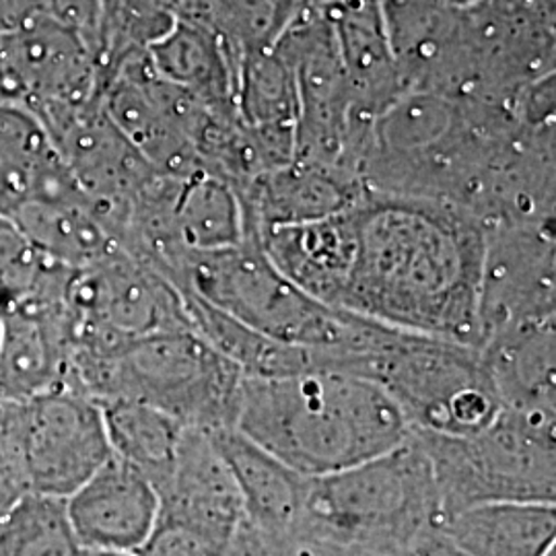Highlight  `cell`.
Returning <instances> with one entry per match:
<instances>
[{
  "instance_id": "2",
  "label": "cell",
  "mask_w": 556,
  "mask_h": 556,
  "mask_svg": "<svg viewBox=\"0 0 556 556\" xmlns=\"http://www.w3.org/2000/svg\"><path fill=\"white\" fill-rule=\"evenodd\" d=\"M233 427L307 478L388 454L413 431L378 383L340 371L243 378Z\"/></svg>"
},
{
  "instance_id": "3",
  "label": "cell",
  "mask_w": 556,
  "mask_h": 556,
  "mask_svg": "<svg viewBox=\"0 0 556 556\" xmlns=\"http://www.w3.org/2000/svg\"><path fill=\"white\" fill-rule=\"evenodd\" d=\"M179 291L192 293L243 326L285 344L332 353H363L390 326L332 307L305 293L266 256L258 239L184 252L169 275Z\"/></svg>"
},
{
  "instance_id": "7",
  "label": "cell",
  "mask_w": 556,
  "mask_h": 556,
  "mask_svg": "<svg viewBox=\"0 0 556 556\" xmlns=\"http://www.w3.org/2000/svg\"><path fill=\"white\" fill-rule=\"evenodd\" d=\"M443 519L480 503H556V420L501 410L472 435L417 431Z\"/></svg>"
},
{
  "instance_id": "9",
  "label": "cell",
  "mask_w": 556,
  "mask_h": 556,
  "mask_svg": "<svg viewBox=\"0 0 556 556\" xmlns=\"http://www.w3.org/2000/svg\"><path fill=\"white\" fill-rule=\"evenodd\" d=\"M13 402V431L29 493L66 498L112 457L101 404L77 388Z\"/></svg>"
},
{
  "instance_id": "32",
  "label": "cell",
  "mask_w": 556,
  "mask_h": 556,
  "mask_svg": "<svg viewBox=\"0 0 556 556\" xmlns=\"http://www.w3.org/2000/svg\"><path fill=\"white\" fill-rule=\"evenodd\" d=\"M225 556H227V555H225Z\"/></svg>"
},
{
  "instance_id": "18",
  "label": "cell",
  "mask_w": 556,
  "mask_h": 556,
  "mask_svg": "<svg viewBox=\"0 0 556 556\" xmlns=\"http://www.w3.org/2000/svg\"><path fill=\"white\" fill-rule=\"evenodd\" d=\"M211 435L238 484L243 521L266 534H293L301 521L309 478L241 435L236 427Z\"/></svg>"
},
{
  "instance_id": "11",
  "label": "cell",
  "mask_w": 556,
  "mask_h": 556,
  "mask_svg": "<svg viewBox=\"0 0 556 556\" xmlns=\"http://www.w3.org/2000/svg\"><path fill=\"white\" fill-rule=\"evenodd\" d=\"M0 77L7 101L31 110L98 100V46L79 29L41 13L0 34Z\"/></svg>"
},
{
  "instance_id": "21",
  "label": "cell",
  "mask_w": 556,
  "mask_h": 556,
  "mask_svg": "<svg viewBox=\"0 0 556 556\" xmlns=\"http://www.w3.org/2000/svg\"><path fill=\"white\" fill-rule=\"evenodd\" d=\"M147 54L163 79L186 89L217 114L239 116V56L215 29L176 20L147 48Z\"/></svg>"
},
{
  "instance_id": "12",
  "label": "cell",
  "mask_w": 556,
  "mask_h": 556,
  "mask_svg": "<svg viewBox=\"0 0 556 556\" xmlns=\"http://www.w3.org/2000/svg\"><path fill=\"white\" fill-rule=\"evenodd\" d=\"M75 324L66 299L0 312V397L29 400L73 386Z\"/></svg>"
},
{
  "instance_id": "17",
  "label": "cell",
  "mask_w": 556,
  "mask_h": 556,
  "mask_svg": "<svg viewBox=\"0 0 556 556\" xmlns=\"http://www.w3.org/2000/svg\"><path fill=\"white\" fill-rule=\"evenodd\" d=\"M321 4L334 21L353 110L361 118L376 119L406 93L383 29L379 0H338Z\"/></svg>"
},
{
  "instance_id": "1",
  "label": "cell",
  "mask_w": 556,
  "mask_h": 556,
  "mask_svg": "<svg viewBox=\"0 0 556 556\" xmlns=\"http://www.w3.org/2000/svg\"><path fill=\"white\" fill-rule=\"evenodd\" d=\"M338 307L383 326L478 351L484 227L438 202L365 188Z\"/></svg>"
},
{
  "instance_id": "25",
  "label": "cell",
  "mask_w": 556,
  "mask_h": 556,
  "mask_svg": "<svg viewBox=\"0 0 556 556\" xmlns=\"http://www.w3.org/2000/svg\"><path fill=\"white\" fill-rule=\"evenodd\" d=\"M73 268L60 264L0 213V312L66 299Z\"/></svg>"
},
{
  "instance_id": "13",
  "label": "cell",
  "mask_w": 556,
  "mask_h": 556,
  "mask_svg": "<svg viewBox=\"0 0 556 556\" xmlns=\"http://www.w3.org/2000/svg\"><path fill=\"white\" fill-rule=\"evenodd\" d=\"M64 505L83 551L139 553L160 517L155 484L114 456Z\"/></svg>"
},
{
  "instance_id": "23",
  "label": "cell",
  "mask_w": 556,
  "mask_h": 556,
  "mask_svg": "<svg viewBox=\"0 0 556 556\" xmlns=\"http://www.w3.org/2000/svg\"><path fill=\"white\" fill-rule=\"evenodd\" d=\"M172 231L179 248L208 252L250 238L238 190L211 174L181 178L172 206Z\"/></svg>"
},
{
  "instance_id": "31",
  "label": "cell",
  "mask_w": 556,
  "mask_h": 556,
  "mask_svg": "<svg viewBox=\"0 0 556 556\" xmlns=\"http://www.w3.org/2000/svg\"><path fill=\"white\" fill-rule=\"evenodd\" d=\"M80 556H139L137 553H112V551H83Z\"/></svg>"
},
{
  "instance_id": "27",
  "label": "cell",
  "mask_w": 556,
  "mask_h": 556,
  "mask_svg": "<svg viewBox=\"0 0 556 556\" xmlns=\"http://www.w3.org/2000/svg\"><path fill=\"white\" fill-rule=\"evenodd\" d=\"M64 498L27 493L0 517V556H80Z\"/></svg>"
},
{
  "instance_id": "10",
  "label": "cell",
  "mask_w": 556,
  "mask_h": 556,
  "mask_svg": "<svg viewBox=\"0 0 556 556\" xmlns=\"http://www.w3.org/2000/svg\"><path fill=\"white\" fill-rule=\"evenodd\" d=\"M555 319V220L486 227L478 293V349L489 338Z\"/></svg>"
},
{
  "instance_id": "19",
  "label": "cell",
  "mask_w": 556,
  "mask_h": 556,
  "mask_svg": "<svg viewBox=\"0 0 556 556\" xmlns=\"http://www.w3.org/2000/svg\"><path fill=\"white\" fill-rule=\"evenodd\" d=\"M555 326L556 319L532 324L480 344L501 410L556 420Z\"/></svg>"
},
{
  "instance_id": "29",
  "label": "cell",
  "mask_w": 556,
  "mask_h": 556,
  "mask_svg": "<svg viewBox=\"0 0 556 556\" xmlns=\"http://www.w3.org/2000/svg\"><path fill=\"white\" fill-rule=\"evenodd\" d=\"M27 493L13 431V402L0 397V517Z\"/></svg>"
},
{
  "instance_id": "30",
  "label": "cell",
  "mask_w": 556,
  "mask_h": 556,
  "mask_svg": "<svg viewBox=\"0 0 556 556\" xmlns=\"http://www.w3.org/2000/svg\"><path fill=\"white\" fill-rule=\"evenodd\" d=\"M365 556H462L457 555L454 546L443 538L441 530L433 532L429 536L418 538L410 544H404L400 548H392V551H383V553H376V555Z\"/></svg>"
},
{
  "instance_id": "6",
  "label": "cell",
  "mask_w": 556,
  "mask_h": 556,
  "mask_svg": "<svg viewBox=\"0 0 556 556\" xmlns=\"http://www.w3.org/2000/svg\"><path fill=\"white\" fill-rule=\"evenodd\" d=\"M346 374L378 383L417 431L472 435L501 413L480 353L452 340L390 328L378 346L351 355Z\"/></svg>"
},
{
  "instance_id": "26",
  "label": "cell",
  "mask_w": 556,
  "mask_h": 556,
  "mask_svg": "<svg viewBox=\"0 0 556 556\" xmlns=\"http://www.w3.org/2000/svg\"><path fill=\"white\" fill-rule=\"evenodd\" d=\"M238 114L250 126L295 128L298 80L293 66L275 46L239 59Z\"/></svg>"
},
{
  "instance_id": "15",
  "label": "cell",
  "mask_w": 556,
  "mask_h": 556,
  "mask_svg": "<svg viewBox=\"0 0 556 556\" xmlns=\"http://www.w3.org/2000/svg\"><path fill=\"white\" fill-rule=\"evenodd\" d=\"M160 511L190 519L227 536L243 523L238 484L208 431L188 429L169 475L157 486Z\"/></svg>"
},
{
  "instance_id": "20",
  "label": "cell",
  "mask_w": 556,
  "mask_h": 556,
  "mask_svg": "<svg viewBox=\"0 0 556 556\" xmlns=\"http://www.w3.org/2000/svg\"><path fill=\"white\" fill-rule=\"evenodd\" d=\"M7 217L15 220L43 254L73 270L91 266L119 248L100 206L80 186L21 200Z\"/></svg>"
},
{
  "instance_id": "5",
  "label": "cell",
  "mask_w": 556,
  "mask_h": 556,
  "mask_svg": "<svg viewBox=\"0 0 556 556\" xmlns=\"http://www.w3.org/2000/svg\"><path fill=\"white\" fill-rule=\"evenodd\" d=\"M243 378L194 330L77 346L73 363V386L98 402L149 404L188 429L211 433L236 425Z\"/></svg>"
},
{
  "instance_id": "22",
  "label": "cell",
  "mask_w": 556,
  "mask_h": 556,
  "mask_svg": "<svg viewBox=\"0 0 556 556\" xmlns=\"http://www.w3.org/2000/svg\"><path fill=\"white\" fill-rule=\"evenodd\" d=\"M462 556H548L556 553V503H480L441 521Z\"/></svg>"
},
{
  "instance_id": "14",
  "label": "cell",
  "mask_w": 556,
  "mask_h": 556,
  "mask_svg": "<svg viewBox=\"0 0 556 556\" xmlns=\"http://www.w3.org/2000/svg\"><path fill=\"white\" fill-rule=\"evenodd\" d=\"M250 238L275 227L328 219L351 208L363 194V181L344 167L291 160L238 188Z\"/></svg>"
},
{
  "instance_id": "16",
  "label": "cell",
  "mask_w": 556,
  "mask_h": 556,
  "mask_svg": "<svg viewBox=\"0 0 556 556\" xmlns=\"http://www.w3.org/2000/svg\"><path fill=\"white\" fill-rule=\"evenodd\" d=\"M258 241L270 262L299 289L338 307L353 258V206L328 219L268 229Z\"/></svg>"
},
{
  "instance_id": "4",
  "label": "cell",
  "mask_w": 556,
  "mask_h": 556,
  "mask_svg": "<svg viewBox=\"0 0 556 556\" xmlns=\"http://www.w3.org/2000/svg\"><path fill=\"white\" fill-rule=\"evenodd\" d=\"M431 462L415 431L388 454L309 478L298 530L340 556L400 548L441 528Z\"/></svg>"
},
{
  "instance_id": "28",
  "label": "cell",
  "mask_w": 556,
  "mask_h": 556,
  "mask_svg": "<svg viewBox=\"0 0 556 556\" xmlns=\"http://www.w3.org/2000/svg\"><path fill=\"white\" fill-rule=\"evenodd\" d=\"M236 536H227L202 523L163 514L139 548V556H225Z\"/></svg>"
},
{
  "instance_id": "8",
  "label": "cell",
  "mask_w": 556,
  "mask_h": 556,
  "mask_svg": "<svg viewBox=\"0 0 556 556\" xmlns=\"http://www.w3.org/2000/svg\"><path fill=\"white\" fill-rule=\"evenodd\" d=\"M66 303L77 346H112L161 332L192 330L176 282L124 248L75 270Z\"/></svg>"
},
{
  "instance_id": "24",
  "label": "cell",
  "mask_w": 556,
  "mask_h": 556,
  "mask_svg": "<svg viewBox=\"0 0 556 556\" xmlns=\"http://www.w3.org/2000/svg\"><path fill=\"white\" fill-rule=\"evenodd\" d=\"M100 404L112 456L137 468L157 489L176 462L186 427L149 404L130 400Z\"/></svg>"
}]
</instances>
